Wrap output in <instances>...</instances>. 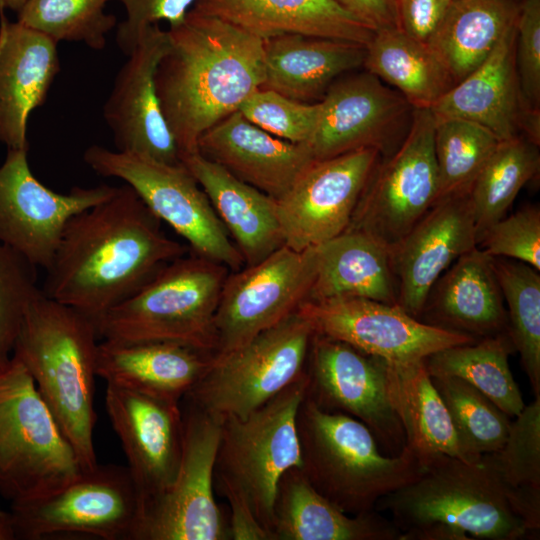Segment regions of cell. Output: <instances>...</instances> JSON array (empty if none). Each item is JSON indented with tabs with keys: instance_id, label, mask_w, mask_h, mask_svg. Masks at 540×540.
<instances>
[{
	"instance_id": "6da1fadb",
	"label": "cell",
	"mask_w": 540,
	"mask_h": 540,
	"mask_svg": "<svg viewBox=\"0 0 540 540\" xmlns=\"http://www.w3.org/2000/svg\"><path fill=\"white\" fill-rule=\"evenodd\" d=\"M188 252L124 184L70 219L41 290L95 322Z\"/></svg>"
},
{
	"instance_id": "5b68a950",
	"label": "cell",
	"mask_w": 540,
	"mask_h": 540,
	"mask_svg": "<svg viewBox=\"0 0 540 540\" xmlns=\"http://www.w3.org/2000/svg\"><path fill=\"white\" fill-rule=\"evenodd\" d=\"M296 426L301 471L311 486L350 515L369 513L377 502L415 479L423 465L405 446L400 454H383L362 422L318 407L307 396Z\"/></svg>"
},
{
	"instance_id": "ac0fdd59",
	"label": "cell",
	"mask_w": 540,
	"mask_h": 540,
	"mask_svg": "<svg viewBox=\"0 0 540 540\" xmlns=\"http://www.w3.org/2000/svg\"><path fill=\"white\" fill-rule=\"evenodd\" d=\"M314 332L390 363L424 360L442 349L475 342L411 316L397 304L343 297L305 301L298 308Z\"/></svg>"
},
{
	"instance_id": "cb8c5ba5",
	"label": "cell",
	"mask_w": 540,
	"mask_h": 540,
	"mask_svg": "<svg viewBox=\"0 0 540 540\" xmlns=\"http://www.w3.org/2000/svg\"><path fill=\"white\" fill-rule=\"evenodd\" d=\"M57 45L40 31L9 22L0 8V142L7 149H29V116L43 105L60 71Z\"/></svg>"
},
{
	"instance_id": "d6a6232c",
	"label": "cell",
	"mask_w": 540,
	"mask_h": 540,
	"mask_svg": "<svg viewBox=\"0 0 540 540\" xmlns=\"http://www.w3.org/2000/svg\"><path fill=\"white\" fill-rule=\"evenodd\" d=\"M388 384L405 446L422 465L440 455L474 463L461 444L424 360L388 362Z\"/></svg>"
},
{
	"instance_id": "9c48e42d",
	"label": "cell",
	"mask_w": 540,
	"mask_h": 540,
	"mask_svg": "<svg viewBox=\"0 0 540 540\" xmlns=\"http://www.w3.org/2000/svg\"><path fill=\"white\" fill-rule=\"evenodd\" d=\"M314 333L297 309L240 347L212 357L182 400L221 421L248 416L305 373Z\"/></svg>"
},
{
	"instance_id": "e575fe53",
	"label": "cell",
	"mask_w": 540,
	"mask_h": 540,
	"mask_svg": "<svg viewBox=\"0 0 540 540\" xmlns=\"http://www.w3.org/2000/svg\"><path fill=\"white\" fill-rule=\"evenodd\" d=\"M363 67L398 91L413 108H431L455 85L428 44L399 27L375 31L365 46Z\"/></svg>"
},
{
	"instance_id": "e0dca14e",
	"label": "cell",
	"mask_w": 540,
	"mask_h": 540,
	"mask_svg": "<svg viewBox=\"0 0 540 540\" xmlns=\"http://www.w3.org/2000/svg\"><path fill=\"white\" fill-rule=\"evenodd\" d=\"M320 105L316 129L304 144L315 161L366 148L390 154L405 137L414 110L398 91L366 70L337 78Z\"/></svg>"
},
{
	"instance_id": "f546056e",
	"label": "cell",
	"mask_w": 540,
	"mask_h": 540,
	"mask_svg": "<svg viewBox=\"0 0 540 540\" xmlns=\"http://www.w3.org/2000/svg\"><path fill=\"white\" fill-rule=\"evenodd\" d=\"M264 81L260 89L290 99L321 101L340 76L363 67L365 46L302 34L263 39Z\"/></svg>"
},
{
	"instance_id": "52a82bcc",
	"label": "cell",
	"mask_w": 540,
	"mask_h": 540,
	"mask_svg": "<svg viewBox=\"0 0 540 540\" xmlns=\"http://www.w3.org/2000/svg\"><path fill=\"white\" fill-rule=\"evenodd\" d=\"M306 389L305 372L248 416L221 423L214 488L243 499L272 540L278 482L288 469L301 468L296 416Z\"/></svg>"
},
{
	"instance_id": "7c38bea8",
	"label": "cell",
	"mask_w": 540,
	"mask_h": 540,
	"mask_svg": "<svg viewBox=\"0 0 540 540\" xmlns=\"http://www.w3.org/2000/svg\"><path fill=\"white\" fill-rule=\"evenodd\" d=\"M183 451L171 485L140 511L133 540H228V519L214 498L222 421L182 400Z\"/></svg>"
},
{
	"instance_id": "681fc988",
	"label": "cell",
	"mask_w": 540,
	"mask_h": 540,
	"mask_svg": "<svg viewBox=\"0 0 540 540\" xmlns=\"http://www.w3.org/2000/svg\"><path fill=\"white\" fill-rule=\"evenodd\" d=\"M355 17L379 28L399 27L396 0H332Z\"/></svg>"
},
{
	"instance_id": "30bf717a",
	"label": "cell",
	"mask_w": 540,
	"mask_h": 540,
	"mask_svg": "<svg viewBox=\"0 0 540 540\" xmlns=\"http://www.w3.org/2000/svg\"><path fill=\"white\" fill-rule=\"evenodd\" d=\"M83 160L96 174L129 185L161 222L187 242L190 252L231 271L245 266L206 193L182 163H163L101 145L89 146Z\"/></svg>"
},
{
	"instance_id": "c3c4849f",
	"label": "cell",
	"mask_w": 540,
	"mask_h": 540,
	"mask_svg": "<svg viewBox=\"0 0 540 540\" xmlns=\"http://www.w3.org/2000/svg\"><path fill=\"white\" fill-rule=\"evenodd\" d=\"M452 0H396L399 28L427 43L441 23Z\"/></svg>"
},
{
	"instance_id": "4fadbf2b",
	"label": "cell",
	"mask_w": 540,
	"mask_h": 540,
	"mask_svg": "<svg viewBox=\"0 0 540 540\" xmlns=\"http://www.w3.org/2000/svg\"><path fill=\"white\" fill-rule=\"evenodd\" d=\"M10 512L16 539L81 533L133 540L140 498L127 466L97 464L47 495L11 502Z\"/></svg>"
},
{
	"instance_id": "74e56055",
	"label": "cell",
	"mask_w": 540,
	"mask_h": 540,
	"mask_svg": "<svg viewBox=\"0 0 540 540\" xmlns=\"http://www.w3.org/2000/svg\"><path fill=\"white\" fill-rule=\"evenodd\" d=\"M539 145L524 136L501 141L468 192L477 243L482 234L507 214L520 190L539 172Z\"/></svg>"
},
{
	"instance_id": "5bb4252c",
	"label": "cell",
	"mask_w": 540,
	"mask_h": 540,
	"mask_svg": "<svg viewBox=\"0 0 540 540\" xmlns=\"http://www.w3.org/2000/svg\"><path fill=\"white\" fill-rule=\"evenodd\" d=\"M315 272V247L296 251L286 245L231 271L216 309L212 357L231 352L297 311L308 300Z\"/></svg>"
},
{
	"instance_id": "ffe728a7",
	"label": "cell",
	"mask_w": 540,
	"mask_h": 540,
	"mask_svg": "<svg viewBox=\"0 0 540 540\" xmlns=\"http://www.w3.org/2000/svg\"><path fill=\"white\" fill-rule=\"evenodd\" d=\"M168 47L167 29L160 24L142 30L115 77L103 117L115 150L180 164V151L162 114L155 86V72Z\"/></svg>"
},
{
	"instance_id": "1f68e13d",
	"label": "cell",
	"mask_w": 540,
	"mask_h": 540,
	"mask_svg": "<svg viewBox=\"0 0 540 540\" xmlns=\"http://www.w3.org/2000/svg\"><path fill=\"white\" fill-rule=\"evenodd\" d=\"M315 248L316 272L307 301L354 297L397 304L387 246L361 231L345 230Z\"/></svg>"
},
{
	"instance_id": "d6986e66",
	"label": "cell",
	"mask_w": 540,
	"mask_h": 540,
	"mask_svg": "<svg viewBox=\"0 0 540 540\" xmlns=\"http://www.w3.org/2000/svg\"><path fill=\"white\" fill-rule=\"evenodd\" d=\"M380 157L366 148L313 161L277 200L284 244L303 251L344 232Z\"/></svg>"
},
{
	"instance_id": "60d3db41",
	"label": "cell",
	"mask_w": 540,
	"mask_h": 540,
	"mask_svg": "<svg viewBox=\"0 0 540 540\" xmlns=\"http://www.w3.org/2000/svg\"><path fill=\"white\" fill-rule=\"evenodd\" d=\"M431 376V375H430ZM462 446L474 463L499 450L512 418L467 382L452 376H431Z\"/></svg>"
},
{
	"instance_id": "7a4b0ae2",
	"label": "cell",
	"mask_w": 540,
	"mask_h": 540,
	"mask_svg": "<svg viewBox=\"0 0 540 540\" xmlns=\"http://www.w3.org/2000/svg\"><path fill=\"white\" fill-rule=\"evenodd\" d=\"M155 72L160 108L180 151L240 106L264 81L263 39L215 16L189 11L168 27Z\"/></svg>"
},
{
	"instance_id": "816d5d0a",
	"label": "cell",
	"mask_w": 540,
	"mask_h": 540,
	"mask_svg": "<svg viewBox=\"0 0 540 540\" xmlns=\"http://www.w3.org/2000/svg\"><path fill=\"white\" fill-rule=\"evenodd\" d=\"M14 539H16V535L12 514L0 507V540Z\"/></svg>"
},
{
	"instance_id": "f35d334b",
	"label": "cell",
	"mask_w": 540,
	"mask_h": 540,
	"mask_svg": "<svg viewBox=\"0 0 540 540\" xmlns=\"http://www.w3.org/2000/svg\"><path fill=\"white\" fill-rule=\"evenodd\" d=\"M504 302L508 332L535 397L540 396V274L532 266L492 257Z\"/></svg>"
},
{
	"instance_id": "f907efd6",
	"label": "cell",
	"mask_w": 540,
	"mask_h": 540,
	"mask_svg": "<svg viewBox=\"0 0 540 540\" xmlns=\"http://www.w3.org/2000/svg\"><path fill=\"white\" fill-rule=\"evenodd\" d=\"M230 506L228 519L229 539L232 540H272L271 535L258 522L251 508L232 492L222 494Z\"/></svg>"
},
{
	"instance_id": "d4e9b609",
	"label": "cell",
	"mask_w": 540,
	"mask_h": 540,
	"mask_svg": "<svg viewBox=\"0 0 540 540\" xmlns=\"http://www.w3.org/2000/svg\"><path fill=\"white\" fill-rule=\"evenodd\" d=\"M504 303L492 257L476 246L439 277L419 320L479 340L508 331Z\"/></svg>"
},
{
	"instance_id": "f5cc1de1",
	"label": "cell",
	"mask_w": 540,
	"mask_h": 540,
	"mask_svg": "<svg viewBox=\"0 0 540 540\" xmlns=\"http://www.w3.org/2000/svg\"><path fill=\"white\" fill-rule=\"evenodd\" d=\"M27 0H0V8L10 9L14 12H19L25 5Z\"/></svg>"
},
{
	"instance_id": "8fae6325",
	"label": "cell",
	"mask_w": 540,
	"mask_h": 540,
	"mask_svg": "<svg viewBox=\"0 0 540 540\" xmlns=\"http://www.w3.org/2000/svg\"><path fill=\"white\" fill-rule=\"evenodd\" d=\"M434 128L430 109L414 108L402 142L373 168L346 230L391 249L432 207L438 191Z\"/></svg>"
},
{
	"instance_id": "603a6c76",
	"label": "cell",
	"mask_w": 540,
	"mask_h": 540,
	"mask_svg": "<svg viewBox=\"0 0 540 540\" xmlns=\"http://www.w3.org/2000/svg\"><path fill=\"white\" fill-rule=\"evenodd\" d=\"M197 149L206 159L276 200L315 161L306 145L271 135L240 111L206 130Z\"/></svg>"
},
{
	"instance_id": "2e32d148",
	"label": "cell",
	"mask_w": 540,
	"mask_h": 540,
	"mask_svg": "<svg viewBox=\"0 0 540 540\" xmlns=\"http://www.w3.org/2000/svg\"><path fill=\"white\" fill-rule=\"evenodd\" d=\"M29 149H8L0 166V242L47 269L72 217L113 195L116 187H73L58 193L32 173Z\"/></svg>"
},
{
	"instance_id": "3957f363",
	"label": "cell",
	"mask_w": 540,
	"mask_h": 540,
	"mask_svg": "<svg viewBox=\"0 0 540 540\" xmlns=\"http://www.w3.org/2000/svg\"><path fill=\"white\" fill-rule=\"evenodd\" d=\"M99 340L92 319L40 289L25 309L12 353L33 378L84 471L98 464L93 433Z\"/></svg>"
},
{
	"instance_id": "8d00e7d4",
	"label": "cell",
	"mask_w": 540,
	"mask_h": 540,
	"mask_svg": "<svg viewBox=\"0 0 540 540\" xmlns=\"http://www.w3.org/2000/svg\"><path fill=\"white\" fill-rule=\"evenodd\" d=\"M513 507L534 532L540 530V396L512 418L502 447L482 456Z\"/></svg>"
},
{
	"instance_id": "484cf974",
	"label": "cell",
	"mask_w": 540,
	"mask_h": 540,
	"mask_svg": "<svg viewBox=\"0 0 540 540\" xmlns=\"http://www.w3.org/2000/svg\"><path fill=\"white\" fill-rule=\"evenodd\" d=\"M516 24L491 54L430 109L435 118L456 117L478 123L501 141L521 135L531 109L522 95L515 67Z\"/></svg>"
},
{
	"instance_id": "9a60e30c",
	"label": "cell",
	"mask_w": 540,
	"mask_h": 540,
	"mask_svg": "<svg viewBox=\"0 0 540 540\" xmlns=\"http://www.w3.org/2000/svg\"><path fill=\"white\" fill-rule=\"evenodd\" d=\"M306 396L318 407L362 422L388 456L405 447V434L390 397L388 361L314 333L307 363Z\"/></svg>"
},
{
	"instance_id": "f1b7e54d",
	"label": "cell",
	"mask_w": 540,
	"mask_h": 540,
	"mask_svg": "<svg viewBox=\"0 0 540 540\" xmlns=\"http://www.w3.org/2000/svg\"><path fill=\"white\" fill-rule=\"evenodd\" d=\"M181 162L206 193L245 266L285 245L276 199L237 179L198 151L182 155Z\"/></svg>"
},
{
	"instance_id": "7dc6e473",
	"label": "cell",
	"mask_w": 540,
	"mask_h": 540,
	"mask_svg": "<svg viewBox=\"0 0 540 540\" xmlns=\"http://www.w3.org/2000/svg\"><path fill=\"white\" fill-rule=\"evenodd\" d=\"M197 0H120L126 19L117 27L118 47L127 56L135 47L142 30L167 22L168 27L182 23Z\"/></svg>"
},
{
	"instance_id": "8992f818",
	"label": "cell",
	"mask_w": 540,
	"mask_h": 540,
	"mask_svg": "<svg viewBox=\"0 0 540 540\" xmlns=\"http://www.w3.org/2000/svg\"><path fill=\"white\" fill-rule=\"evenodd\" d=\"M191 254L163 267L94 323L100 340L167 341L213 353L214 319L229 269Z\"/></svg>"
},
{
	"instance_id": "7bdbcfd3",
	"label": "cell",
	"mask_w": 540,
	"mask_h": 540,
	"mask_svg": "<svg viewBox=\"0 0 540 540\" xmlns=\"http://www.w3.org/2000/svg\"><path fill=\"white\" fill-rule=\"evenodd\" d=\"M238 111L271 135L292 143L306 144L318 124L321 105L320 101L304 103L272 90L258 89Z\"/></svg>"
},
{
	"instance_id": "4316f807",
	"label": "cell",
	"mask_w": 540,
	"mask_h": 540,
	"mask_svg": "<svg viewBox=\"0 0 540 540\" xmlns=\"http://www.w3.org/2000/svg\"><path fill=\"white\" fill-rule=\"evenodd\" d=\"M212 354L167 341H99L96 374L107 384L181 403Z\"/></svg>"
},
{
	"instance_id": "bcb514c9",
	"label": "cell",
	"mask_w": 540,
	"mask_h": 540,
	"mask_svg": "<svg viewBox=\"0 0 540 540\" xmlns=\"http://www.w3.org/2000/svg\"><path fill=\"white\" fill-rule=\"evenodd\" d=\"M515 67L523 98L540 104V0H522L516 21Z\"/></svg>"
},
{
	"instance_id": "ee69618b",
	"label": "cell",
	"mask_w": 540,
	"mask_h": 540,
	"mask_svg": "<svg viewBox=\"0 0 540 540\" xmlns=\"http://www.w3.org/2000/svg\"><path fill=\"white\" fill-rule=\"evenodd\" d=\"M37 268L0 242V367L12 357L25 309L40 291Z\"/></svg>"
},
{
	"instance_id": "ba28073f",
	"label": "cell",
	"mask_w": 540,
	"mask_h": 540,
	"mask_svg": "<svg viewBox=\"0 0 540 540\" xmlns=\"http://www.w3.org/2000/svg\"><path fill=\"white\" fill-rule=\"evenodd\" d=\"M83 471L33 378L12 356L0 367V494L11 502L38 498Z\"/></svg>"
},
{
	"instance_id": "ab89813d",
	"label": "cell",
	"mask_w": 540,
	"mask_h": 540,
	"mask_svg": "<svg viewBox=\"0 0 540 540\" xmlns=\"http://www.w3.org/2000/svg\"><path fill=\"white\" fill-rule=\"evenodd\" d=\"M500 142L493 132L473 121L456 117L435 118L436 201L468 193Z\"/></svg>"
},
{
	"instance_id": "277c9868",
	"label": "cell",
	"mask_w": 540,
	"mask_h": 540,
	"mask_svg": "<svg viewBox=\"0 0 540 540\" xmlns=\"http://www.w3.org/2000/svg\"><path fill=\"white\" fill-rule=\"evenodd\" d=\"M400 540H521L535 534L482 462L440 455L411 482L381 498Z\"/></svg>"
},
{
	"instance_id": "836d02e7",
	"label": "cell",
	"mask_w": 540,
	"mask_h": 540,
	"mask_svg": "<svg viewBox=\"0 0 540 540\" xmlns=\"http://www.w3.org/2000/svg\"><path fill=\"white\" fill-rule=\"evenodd\" d=\"M518 0H452L427 44L455 84L475 70L515 26Z\"/></svg>"
},
{
	"instance_id": "44dd1931",
	"label": "cell",
	"mask_w": 540,
	"mask_h": 540,
	"mask_svg": "<svg viewBox=\"0 0 540 540\" xmlns=\"http://www.w3.org/2000/svg\"><path fill=\"white\" fill-rule=\"evenodd\" d=\"M105 406L140 498V511L173 482L182 457L181 403L107 384Z\"/></svg>"
},
{
	"instance_id": "b9f144b4",
	"label": "cell",
	"mask_w": 540,
	"mask_h": 540,
	"mask_svg": "<svg viewBox=\"0 0 540 540\" xmlns=\"http://www.w3.org/2000/svg\"><path fill=\"white\" fill-rule=\"evenodd\" d=\"M111 0H27L17 21L60 41L83 43L102 50L107 34L116 26L114 15L106 13Z\"/></svg>"
},
{
	"instance_id": "7402d4cb",
	"label": "cell",
	"mask_w": 540,
	"mask_h": 540,
	"mask_svg": "<svg viewBox=\"0 0 540 540\" xmlns=\"http://www.w3.org/2000/svg\"><path fill=\"white\" fill-rule=\"evenodd\" d=\"M476 246L477 233L469 194L436 201L390 249L397 282V305L419 319L439 277L456 259Z\"/></svg>"
},
{
	"instance_id": "d590c367",
	"label": "cell",
	"mask_w": 540,
	"mask_h": 540,
	"mask_svg": "<svg viewBox=\"0 0 540 540\" xmlns=\"http://www.w3.org/2000/svg\"><path fill=\"white\" fill-rule=\"evenodd\" d=\"M514 352L512 339L505 331L442 349L424 361L431 376H452L467 382L514 418L525 406L509 366V356Z\"/></svg>"
},
{
	"instance_id": "83f0119b",
	"label": "cell",
	"mask_w": 540,
	"mask_h": 540,
	"mask_svg": "<svg viewBox=\"0 0 540 540\" xmlns=\"http://www.w3.org/2000/svg\"><path fill=\"white\" fill-rule=\"evenodd\" d=\"M191 10L261 39L302 34L366 46L376 31L332 0H197Z\"/></svg>"
},
{
	"instance_id": "f6af8a7d",
	"label": "cell",
	"mask_w": 540,
	"mask_h": 540,
	"mask_svg": "<svg viewBox=\"0 0 540 540\" xmlns=\"http://www.w3.org/2000/svg\"><path fill=\"white\" fill-rule=\"evenodd\" d=\"M477 247L491 257L517 260L540 271L539 205L506 214L482 234Z\"/></svg>"
},
{
	"instance_id": "4dcf8cb0",
	"label": "cell",
	"mask_w": 540,
	"mask_h": 540,
	"mask_svg": "<svg viewBox=\"0 0 540 540\" xmlns=\"http://www.w3.org/2000/svg\"><path fill=\"white\" fill-rule=\"evenodd\" d=\"M274 540H400L393 522L376 510L350 515L320 495L301 469H288L274 499Z\"/></svg>"
}]
</instances>
